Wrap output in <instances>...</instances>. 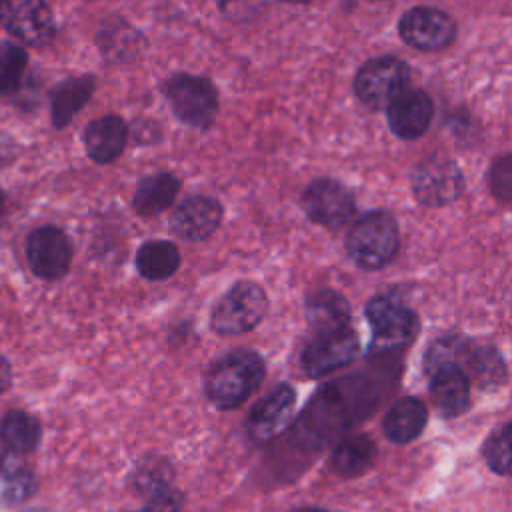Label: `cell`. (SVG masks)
Returning <instances> with one entry per match:
<instances>
[{"label": "cell", "mask_w": 512, "mask_h": 512, "mask_svg": "<svg viewBox=\"0 0 512 512\" xmlns=\"http://www.w3.org/2000/svg\"><path fill=\"white\" fill-rule=\"evenodd\" d=\"M264 362L252 350H234L220 356L208 376L206 394L220 410L238 408L264 380Z\"/></svg>", "instance_id": "1"}, {"label": "cell", "mask_w": 512, "mask_h": 512, "mask_svg": "<svg viewBox=\"0 0 512 512\" xmlns=\"http://www.w3.org/2000/svg\"><path fill=\"white\" fill-rule=\"evenodd\" d=\"M348 256L366 270L386 266L398 252V226L386 212L358 218L346 236Z\"/></svg>", "instance_id": "2"}, {"label": "cell", "mask_w": 512, "mask_h": 512, "mask_svg": "<svg viewBox=\"0 0 512 512\" xmlns=\"http://www.w3.org/2000/svg\"><path fill=\"white\" fill-rule=\"evenodd\" d=\"M162 92L176 118L194 128H208L218 112V92L210 80L174 74L164 80Z\"/></svg>", "instance_id": "3"}, {"label": "cell", "mask_w": 512, "mask_h": 512, "mask_svg": "<svg viewBox=\"0 0 512 512\" xmlns=\"http://www.w3.org/2000/svg\"><path fill=\"white\" fill-rule=\"evenodd\" d=\"M266 292L248 280L234 284L214 306L210 324L222 336H238L252 330L266 314Z\"/></svg>", "instance_id": "4"}, {"label": "cell", "mask_w": 512, "mask_h": 512, "mask_svg": "<svg viewBox=\"0 0 512 512\" xmlns=\"http://www.w3.org/2000/svg\"><path fill=\"white\" fill-rule=\"evenodd\" d=\"M408 66L400 58L368 60L356 74L354 92L370 108H388L408 88Z\"/></svg>", "instance_id": "5"}, {"label": "cell", "mask_w": 512, "mask_h": 512, "mask_svg": "<svg viewBox=\"0 0 512 512\" xmlns=\"http://www.w3.org/2000/svg\"><path fill=\"white\" fill-rule=\"evenodd\" d=\"M366 318L372 326L374 352H388L406 346L418 332L414 312L388 296H374L366 304Z\"/></svg>", "instance_id": "6"}, {"label": "cell", "mask_w": 512, "mask_h": 512, "mask_svg": "<svg viewBox=\"0 0 512 512\" xmlns=\"http://www.w3.org/2000/svg\"><path fill=\"white\" fill-rule=\"evenodd\" d=\"M0 26L32 46L50 42L56 32L46 0H0Z\"/></svg>", "instance_id": "7"}, {"label": "cell", "mask_w": 512, "mask_h": 512, "mask_svg": "<svg viewBox=\"0 0 512 512\" xmlns=\"http://www.w3.org/2000/svg\"><path fill=\"white\" fill-rule=\"evenodd\" d=\"M356 352L358 336L348 326L330 332H318L302 352V368L308 376L320 378L350 364Z\"/></svg>", "instance_id": "8"}, {"label": "cell", "mask_w": 512, "mask_h": 512, "mask_svg": "<svg viewBox=\"0 0 512 512\" xmlns=\"http://www.w3.org/2000/svg\"><path fill=\"white\" fill-rule=\"evenodd\" d=\"M464 178L448 158H428L412 170L414 196L428 206H442L460 196Z\"/></svg>", "instance_id": "9"}, {"label": "cell", "mask_w": 512, "mask_h": 512, "mask_svg": "<svg viewBox=\"0 0 512 512\" xmlns=\"http://www.w3.org/2000/svg\"><path fill=\"white\" fill-rule=\"evenodd\" d=\"M26 258L38 278L58 280L70 268L72 244L60 228L42 226L28 236Z\"/></svg>", "instance_id": "10"}, {"label": "cell", "mask_w": 512, "mask_h": 512, "mask_svg": "<svg viewBox=\"0 0 512 512\" xmlns=\"http://www.w3.org/2000/svg\"><path fill=\"white\" fill-rule=\"evenodd\" d=\"M302 206L312 222L326 228H340L354 212V198L340 182L320 178L304 190Z\"/></svg>", "instance_id": "11"}, {"label": "cell", "mask_w": 512, "mask_h": 512, "mask_svg": "<svg viewBox=\"0 0 512 512\" xmlns=\"http://www.w3.org/2000/svg\"><path fill=\"white\" fill-rule=\"evenodd\" d=\"M400 36L418 50H440L448 46L456 34L454 20L436 8L418 6L408 10L398 22Z\"/></svg>", "instance_id": "12"}, {"label": "cell", "mask_w": 512, "mask_h": 512, "mask_svg": "<svg viewBox=\"0 0 512 512\" xmlns=\"http://www.w3.org/2000/svg\"><path fill=\"white\" fill-rule=\"evenodd\" d=\"M296 404V392L288 384L276 386L260 400L246 420V430L252 440L268 442L278 436L290 422Z\"/></svg>", "instance_id": "13"}, {"label": "cell", "mask_w": 512, "mask_h": 512, "mask_svg": "<svg viewBox=\"0 0 512 512\" xmlns=\"http://www.w3.org/2000/svg\"><path fill=\"white\" fill-rule=\"evenodd\" d=\"M222 220V206L210 196H188L170 216V228L176 236L198 242L208 238Z\"/></svg>", "instance_id": "14"}, {"label": "cell", "mask_w": 512, "mask_h": 512, "mask_svg": "<svg viewBox=\"0 0 512 512\" xmlns=\"http://www.w3.org/2000/svg\"><path fill=\"white\" fill-rule=\"evenodd\" d=\"M434 114V104L430 96L422 90H404L390 106H388V124L392 132L404 140H412L422 136Z\"/></svg>", "instance_id": "15"}, {"label": "cell", "mask_w": 512, "mask_h": 512, "mask_svg": "<svg viewBox=\"0 0 512 512\" xmlns=\"http://www.w3.org/2000/svg\"><path fill=\"white\" fill-rule=\"evenodd\" d=\"M430 396L442 416H458L470 402V378L456 364H442L430 370Z\"/></svg>", "instance_id": "16"}, {"label": "cell", "mask_w": 512, "mask_h": 512, "mask_svg": "<svg viewBox=\"0 0 512 512\" xmlns=\"http://www.w3.org/2000/svg\"><path fill=\"white\" fill-rule=\"evenodd\" d=\"M128 142V126L118 116H104L90 122L84 130V148L94 162L116 160Z\"/></svg>", "instance_id": "17"}, {"label": "cell", "mask_w": 512, "mask_h": 512, "mask_svg": "<svg viewBox=\"0 0 512 512\" xmlns=\"http://www.w3.org/2000/svg\"><path fill=\"white\" fill-rule=\"evenodd\" d=\"M426 420L428 410L418 398H402L386 412L382 430L388 440L396 444H408L422 434Z\"/></svg>", "instance_id": "18"}, {"label": "cell", "mask_w": 512, "mask_h": 512, "mask_svg": "<svg viewBox=\"0 0 512 512\" xmlns=\"http://www.w3.org/2000/svg\"><path fill=\"white\" fill-rule=\"evenodd\" d=\"M180 192V182L170 172L150 174L136 186L132 206L140 216H154L164 212L176 200Z\"/></svg>", "instance_id": "19"}, {"label": "cell", "mask_w": 512, "mask_h": 512, "mask_svg": "<svg viewBox=\"0 0 512 512\" xmlns=\"http://www.w3.org/2000/svg\"><path fill=\"white\" fill-rule=\"evenodd\" d=\"M94 92V76H76L58 84L50 94V114L54 128H64Z\"/></svg>", "instance_id": "20"}, {"label": "cell", "mask_w": 512, "mask_h": 512, "mask_svg": "<svg viewBox=\"0 0 512 512\" xmlns=\"http://www.w3.org/2000/svg\"><path fill=\"white\" fill-rule=\"evenodd\" d=\"M376 456V446L370 436L356 434L344 438L330 456V468L342 478H354L364 474Z\"/></svg>", "instance_id": "21"}, {"label": "cell", "mask_w": 512, "mask_h": 512, "mask_svg": "<svg viewBox=\"0 0 512 512\" xmlns=\"http://www.w3.org/2000/svg\"><path fill=\"white\" fill-rule=\"evenodd\" d=\"M12 452L0 450V504L2 506H14L22 504L28 498L34 496L38 482L34 472L20 464Z\"/></svg>", "instance_id": "22"}, {"label": "cell", "mask_w": 512, "mask_h": 512, "mask_svg": "<svg viewBox=\"0 0 512 512\" xmlns=\"http://www.w3.org/2000/svg\"><path fill=\"white\" fill-rule=\"evenodd\" d=\"M306 318L316 332H330L346 328L350 320V306L338 292L320 290L306 302Z\"/></svg>", "instance_id": "23"}, {"label": "cell", "mask_w": 512, "mask_h": 512, "mask_svg": "<svg viewBox=\"0 0 512 512\" xmlns=\"http://www.w3.org/2000/svg\"><path fill=\"white\" fill-rule=\"evenodd\" d=\"M42 436L40 422L24 410H10L0 420V442L12 454L32 452Z\"/></svg>", "instance_id": "24"}, {"label": "cell", "mask_w": 512, "mask_h": 512, "mask_svg": "<svg viewBox=\"0 0 512 512\" xmlns=\"http://www.w3.org/2000/svg\"><path fill=\"white\" fill-rule=\"evenodd\" d=\"M136 266L146 280H166L178 270L180 252L168 240H152L138 250Z\"/></svg>", "instance_id": "25"}, {"label": "cell", "mask_w": 512, "mask_h": 512, "mask_svg": "<svg viewBox=\"0 0 512 512\" xmlns=\"http://www.w3.org/2000/svg\"><path fill=\"white\" fill-rule=\"evenodd\" d=\"M468 378L476 380L478 386H498L506 378V366L502 362V356L492 346H476L472 344L468 358L464 362V368Z\"/></svg>", "instance_id": "26"}, {"label": "cell", "mask_w": 512, "mask_h": 512, "mask_svg": "<svg viewBox=\"0 0 512 512\" xmlns=\"http://www.w3.org/2000/svg\"><path fill=\"white\" fill-rule=\"evenodd\" d=\"M172 480V466L168 460L160 456H150L142 460L130 474V486L136 494L148 498L164 488L170 486Z\"/></svg>", "instance_id": "27"}, {"label": "cell", "mask_w": 512, "mask_h": 512, "mask_svg": "<svg viewBox=\"0 0 512 512\" xmlns=\"http://www.w3.org/2000/svg\"><path fill=\"white\" fill-rule=\"evenodd\" d=\"M28 52L12 42L0 44V96H12L22 88Z\"/></svg>", "instance_id": "28"}, {"label": "cell", "mask_w": 512, "mask_h": 512, "mask_svg": "<svg viewBox=\"0 0 512 512\" xmlns=\"http://www.w3.org/2000/svg\"><path fill=\"white\" fill-rule=\"evenodd\" d=\"M484 458L494 472L512 476V424L490 436L484 446Z\"/></svg>", "instance_id": "29"}, {"label": "cell", "mask_w": 512, "mask_h": 512, "mask_svg": "<svg viewBox=\"0 0 512 512\" xmlns=\"http://www.w3.org/2000/svg\"><path fill=\"white\" fill-rule=\"evenodd\" d=\"M118 42L124 46L126 54H132L134 48H136V42H138L136 30H132L130 26H126L122 20H120V22H114V24H108V26L102 28L100 34H98L100 50H102V54H106V56H114Z\"/></svg>", "instance_id": "30"}, {"label": "cell", "mask_w": 512, "mask_h": 512, "mask_svg": "<svg viewBox=\"0 0 512 512\" xmlns=\"http://www.w3.org/2000/svg\"><path fill=\"white\" fill-rule=\"evenodd\" d=\"M490 188L500 200H512V154L500 156L490 168Z\"/></svg>", "instance_id": "31"}, {"label": "cell", "mask_w": 512, "mask_h": 512, "mask_svg": "<svg viewBox=\"0 0 512 512\" xmlns=\"http://www.w3.org/2000/svg\"><path fill=\"white\" fill-rule=\"evenodd\" d=\"M146 508L144 512H180L182 508V502H184V496L182 492H178L176 488L168 486L152 496L146 498Z\"/></svg>", "instance_id": "32"}, {"label": "cell", "mask_w": 512, "mask_h": 512, "mask_svg": "<svg viewBox=\"0 0 512 512\" xmlns=\"http://www.w3.org/2000/svg\"><path fill=\"white\" fill-rule=\"evenodd\" d=\"M12 380V370H10V362L6 358L0 356V394L10 386Z\"/></svg>", "instance_id": "33"}, {"label": "cell", "mask_w": 512, "mask_h": 512, "mask_svg": "<svg viewBox=\"0 0 512 512\" xmlns=\"http://www.w3.org/2000/svg\"><path fill=\"white\" fill-rule=\"evenodd\" d=\"M294 512H326V510H320V508H300V510H294Z\"/></svg>", "instance_id": "34"}, {"label": "cell", "mask_w": 512, "mask_h": 512, "mask_svg": "<svg viewBox=\"0 0 512 512\" xmlns=\"http://www.w3.org/2000/svg\"><path fill=\"white\" fill-rule=\"evenodd\" d=\"M4 204H6V196H4V192H2V188H0V212H2Z\"/></svg>", "instance_id": "35"}, {"label": "cell", "mask_w": 512, "mask_h": 512, "mask_svg": "<svg viewBox=\"0 0 512 512\" xmlns=\"http://www.w3.org/2000/svg\"><path fill=\"white\" fill-rule=\"evenodd\" d=\"M24 512H46V510H40V508H32V510H24Z\"/></svg>", "instance_id": "36"}, {"label": "cell", "mask_w": 512, "mask_h": 512, "mask_svg": "<svg viewBox=\"0 0 512 512\" xmlns=\"http://www.w3.org/2000/svg\"><path fill=\"white\" fill-rule=\"evenodd\" d=\"M284 2H296V4H300V2H310V0H284Z\"/></svg>", "instance_id": "37"}]
</instances>
